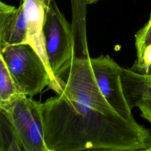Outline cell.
<instances>
[{"instance_id":"6da1fadb","label":"cell","mask_w":151,"mask_h":151,"mask_svg":"<svg viewBox=\"0 0 151 151\" xmlns=\"http://www.w3.org/2000/svg\"><path fill=\"white\" fill-rule=\"evenodd\" d=\"M90 58L75 57L49 85L57 96L40 103L48 151H146L150 131L110 105L97 86Z\"/></svg>"},{"instance_id":"7a4b0ae2","label":"cell","mask_w":151,"mask_h":151,"mask_svg":"<svg viewBox=\"0 0 151 151\" xmlns=\"http://www.w3.org/2000/svg\"><path fill=\"white\" fill-rule=\"evenodd\" d=\"M19 92L32 97L52 80L42 60L29 44H21L0 50Z\"/></svg>"},{"instance_id":"3957f363","label":"cell","mask_w":151,"mask_h":151,"mask_svg":"<svg viewBox=\"0 0 151 151\" xmlns=\"http://www.w3.org/2000/svg\"><path fill=\"white\" fill-rule=\"evenodd\" d=\"M43 34L48 63L53 76L67 68L75 58L71 25L51 0L45 16Z\"/></svg>"},{"instance_id":"277c9868","label":"cell","mask_w":151,"mask_h":151,"mask_svg":"<svg viewBox=\"0 0 151 151\" xmlns=\"http://www.w3.org/2000/svg\"><path fill=\"white\" fill-rule=\"evenodd\" d=\"M39 104L31 97L20 94L0 108L15 127L24 151H48Z\"/></svg>"},{"instance_id":"5b68a950","label":"cell","mask_w":151,"mask_h":151,"mask_svg":"<svg viewBox=\"0 0 151 151\" xmlns=\"http://www.w3.org/2000/svg\"><path fill=\"white\" fill-rule=\"evenodd\" d=\"M90 61L97 86L107 102L123 118H134L123 90L122 67L109 55L90 57Z\"/></svg>"},{"instance_id":"8992f818","label":"cell","mask_w":151,"mask_h":151,"mask_svg":"<svg viewBox=\"0 0 151 151\" xmlns=\"http://www.w3.org/2000/svg\"><path fill=\"white\" fill-rule=\"evenodd\" d=\"M121 81L130 108L138 107L141 116L151 123V75L122 67Z\"/></svg>"},{"instance_id":"52a82bcc","label":"cell","mask_w":151,"mask_h":151,"mask_svg":"<svg viewBox=\"0 0 151 151\" xmlns=\"http://www.w3.org/2000/svg\"><path fill=\"white\" fill-rule=\"evenodd\" d=\"M51 0H21L27 24V41L42 60L52 80L53 76L47 56L43 25ZM51 80V81H52Z\"/></svg>"},{"instance_id":"ba28073f","label":"cell","mask_w":151,"mask_h":151,"mask_svg":"<svg viewBox=\"0 0 151 151\" xmlns=\"http://www.w3.org/2000/svg\"><path fill=\"white\" fill-rule=\"evenodd\" d=\"M74 54L76 58H89L87 40V5L86 0H70Z\"/></svg>"},{"instance_id":"9c48e42d","label":"cell","mask_w":151,"mask_h":151,"mask_svg":"<svg viewBox=\"0 0 151 151\" xmlns=\"http://www.w3.org/2000/svg\"><path fill=\"white\" fill-rule=\"evenodd\" d=\"M27 41V24L22 5L20 4L0 44V50L7 47L25 44Z\"/></svg>"},{"instance_id":"30bf717a","label":"cell","mask_w":151,"mask_h":151,"mask_svg":"<svg viewBox=\"0 0 151 151\" xmlns=\"http://www.w3.org/2000/svg\"><path fill=\"white\" fill-rule=\"evenodd\" d=\"M17 130L8 116L0 109V151H22Z\"/></svg>"},{"instance_id":"8fae6325","label":"cell","mask_w":151,"mask_h":151,"mask_svg":"<svg viewBox=\"0 0 151 151\" xmlns=\"http://www.w3.org/2000/svg\"><path fill=\"white\" fill-rule=\"evenodd\" d=\"M20 94L0 51V108Z\"/></svg>"},{"instance_id":"7c38bea8","label":"cell","mask_w":151,"mask_h":151,"mask_svg":"<svg viewBox=\"0 0 151 151\" xmlns=\"http://www.w3.org/2000/svg\"><path fill=\"white\" fill-rule=\"evenodd\" d=\"M135 47L136 49V60L130 68L132 70L137 68L142 64L145 48L151 45V14L148 22L135 34Z\"/></svg>"},{"instance_id":"4fadbf2b","label":"cell","mask_w":151,"mask_h":151,"mask_svg":"<svg viewBox=\"0 0 151 151\" xmlns=\"http://www.w3.org/2000/svg\"><path fill=\"white\" fill-rule=\"evenodd\" d=\"M17 11V8L15 6L0 0V44Z\"/></svg>"},{"instance_id":"5bb4252c","label":"cell","mask_w":151,"mask_h":151,"mask_svg":"<svg viewBox=\"0 0 151 151\" xmlns=\"http://www.w3.org/2000/svg\"><path fill=\"white\" fill-rule=\"evenodd\" d=\"M99 1V0H86V3L87 4V5L88 4H92L95 3V2H96Z\"/></svg>"},{"instance_id":"9a60e30c","label":"cell","mask_w":151,"mask_h":151,"mask_svg":"<svg viewBox=\"0 0 151 151\" xmlns=\"http://www.w3.org/2000/svg\"><path fill=\"white\" fill-rule=\"evenodd\" d=\"M146 151H151V132H150V137H149V145Z\"/></svg>"},{"instance_id":"2e32d148","label":"cell","mask_w":151,"mask_h":151,"mask_svg":"<svg viewBox=\"0 0 151 151\" xmlns=\"http://www.w3.org/2000/svg\"><path fill=\"white\" fill-rule=\"evenodd\" d=\"M145 74H150V75H151V65H150V67L148 68V69L147 70V71L145 72Z\"/></svg>"}]
</instances>
